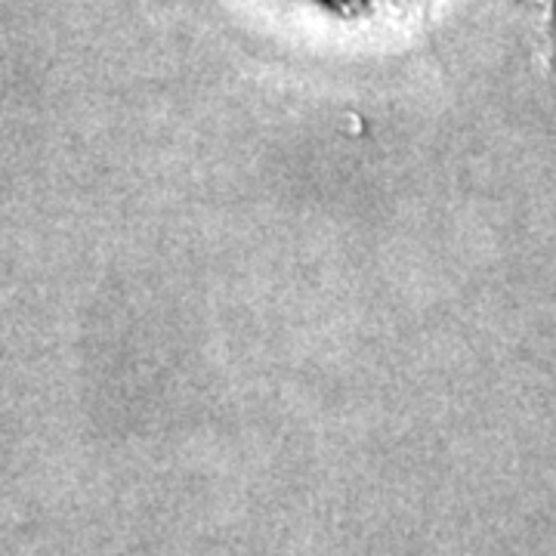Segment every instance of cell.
<instances>
[{
  "label": "cell",
  "mask_w": 556,
  "mask_h": 556,
  "mask_svg": "<svg viewBox=\"0 0 556 556\" xmlns=\"http://www.w3.org/2000/svg\"><path fill=\"white\" fill-rule=\"evenodd\" d=\"M343 3H362V0H343Z\"/></svg>",
  "instance_id": "1"
}]
</instances>
